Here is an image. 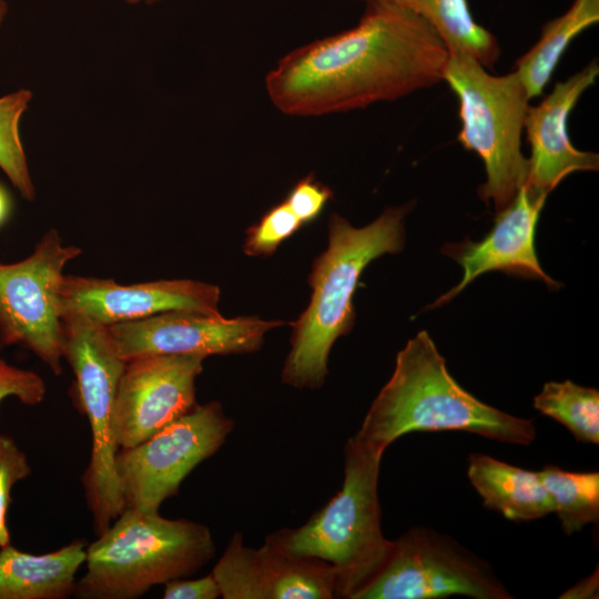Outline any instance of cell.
<instances>
[{"instance_id":"obj_1","label":"cell","mask_w":599,"mask_h":599,"mask_svg":"<svg viewBox=\"0 0 599 599\" xmlns=\"http://www.w3.org/2000/svg\"><path fill=\"white\" fill-rule=\"evenodd\" d=\"M365 2L354 28L291 51L267 73V94L281 112H346L443 81L449 52L437 32L405 9Z\"/></svg>"},{"instance_id":"obj_2","label":"cell","mask_w":599,"mask_h":599,"mask_svg":"<svg viewBox=\"0 0 599 599\" xmlns=\"http://www.w3.org/2000/svg\"><path fill=\"white\" fill-rule=\"evenodd\" d=\"M460 430L510 445H530L534 420L505 413L464 389L426 331L396 356L394 372L354 435L384 453L412 432Z\"/></svg>"},{"instance_id":"obj_3","label":"cell","mask_w":599,"mask_h":599,"mask_svg":"<svg viewBox=\"0 0 599 599\" xmlns=\"http://www.w3.org/2000/svg\"><path fill=\"white\" fill-rule=\"evenodd\" d=\"M407 211V205L386 209L363 227L331 215L327 247L315 258L308 276L309 304L293 323L281 375L284 384L316 389L325 383L334 343L354 326L353 297L359 277L377 257L402 251Z\"/></svg>"},{"instance_id":"obj_4","label":"cell","mask_w":599,"mask_h":599,"mask_svg":"<svg viewBox=\"0 0 599 599\" xmlns=\"http://www.w3.org/2000/svg\"><path fill=\"white\" fill-rule=\"evenodd\" d=\"M382 451L354 435L344 445V479L338 493L302 526L266 539L286 552L328 564L338 598L353 599L379 571L392 547L384 537L378 498Z\"/></svg>"},{"instance_id":"obj_5","label":"cell","mask_w":599,"mask_h":599,"mask_svg":"<svg viewBox=\"0 0 599 599\" xmlns=\"http://www.w3.org/2000/svg\"><path fill=\"white\" fill-rule=\"evenodd\" d=\"M215 555L210 528L187 519L124 508L87 547L82 599H135L152 587L195 573Z\"/></svg>"},{"instance_id":"obj_6","label":"cell","mask_w":599,"mask_h":599,"mask_svg":"<svg viewBox=\"0 0 599 599\" xmlns=\"http://www.w3.org/2000/svg\"><path fill=\"white\" fill-rule=\"evenodd\" d=\"M443 81L459 101L457 140L483 160L486 181L480 199L496 213L507 207L526 183L529 163L521 152V134L529 97L514 71L493 75L464 52L449 53Z\"/></svg>"},{"instance_id":"obj_7","label":"cell","mask_w":599,"mask_h":599,"mask_svg":"<svg viewBox=\"0 0 599 599\" xmlns=\"http://www.w3.org/2000/svg\"><path fill=\"white\" fill-rule=\"evenodd\" d=\"M63 359L71 366L77 407L88 418L92 448L83 473L85 500L95 535L105 531L124 510L115 457L114 402L125 362L108 326L77 313H63Z\"/></svg>"},{"instance_id":"obj_8","label":"cell","mask_w":599,"mask_h":599,"mask_svg":"<svg viewBox=\"0 0 599 599\" xmlns=\"http://www.w3.org/2000/svg\"><path fill=\"white\" fill-rule=\"evenodd\" d=\"M511 599L490 565L451 537L413 527L392 540L376 576L353 599Z\"/></svg>"},{"instance_id":"obj_9","label":"cell","mask_w":599,"mask_h":599,"mask_svg":"<svg viewBox=\"0 0 599 599\" xmlns=\"http://www.w3.org/2000/svg\"><path fill=\"white\" fill-rule=\"evenodd\" d=\"M81 253L79 246L64 245L59 232L50 229L28 257L0 263V346L31 351L57 376L63 370V270Z\"/></svg>"},{"instance_id":"obj_10","label":"cell","mask_w":599,"mask_h":599,"mask_svg":"<svg viewBox=\"0 0 599 599\" xmlns=\"http://www.w3.org/2000/svg\"><path fill=\"white\" fill-rule=\"evenodd\" d=\"M234 428L217 400L196 405L140 444L115 457L124 508L158 512L202 461L213 456Z\"/></svg>"},{"instance_id":"obj_11","label":"cell","mask_w":599,"mask_h":599,"mask_svg":"<svg viewBox=\"0 0 599 599\" xmlns=\"http://www.w3.org/2000/svg\"><path fill=\"white\" fill-rule=\"evenodd\" d=\"M205 357L146 355L125 362L113 413L115 443L129 448L189 413Z\"/></svg>"},{"instance_id":"obj_12","label":"cell","mask_w":599,"mask_h":599,"mask_svg":"<svg viewBox=\"0 0 599 599\" xmlns=\"http://www.w3.org/2000/svg\"><path fill=\"white\" fill-rule=\"evenodd\" d=\"M284 325L253 316L173 311L108 326L119 355L129 361L146 355L245 354L257 351L265 334Z\"/></svg>"},{"instance_id":"obj_13","label":"cell","mask_w":599,"mask_h":599,"mask_svg":"<svg viewBox=\"0 0 599 599\" xmlns=\"http://www.w3.org/2000/svg\"><path fill=\"white\" fill-rule=\"evenodd\" d=\"M221 291L193 280H161L131 285L111 278L64 275L61 312L77 313L104 326L173 312L221 314Z\"/></svg>"},{"instance_id":"obj_14","label":"cell","mask_w":599,"mask_h":599,"mask_svg":"<svg viewBox=\"0 0 599 599\" xmlns=\"http://www.w3.org/2000/svg\"><path fill=\"white\" fill-rule=\"evenodd\" d=\"M212 573L224 599L338 598L328 564L293 556L268 539L258 548L245 546L241 532L232 536Z\"/></svg>"},{"instance_id":"obj_15","label":"cell","mask_w":599,"mask_h":599,"mask_svg":"<svg viewBox=\"0 0 599 599\" xmlns=\"http://www.w3.org/2000/svg\"><path fill=\"white\" fill-rule=\"evenodd\" d=\"M547 196L524 184L511 203L497 213L493 229L483 240L444 245L441 252L461 266L463 277L429 307L446 304L490 271L539 280L550 288H559L560 284L541 268L535 247L536 227Z\"/></svg>"},{"instance_id":"obj_16","label":"cell","mask_w":599,"mask_h":599,"mask_svg":"<svg viewBox=\"0 0 599 599\" xmlns=\"http://www.w3.org/2000/svg\"><path fill=\"white\" fill-rule=\"evenodd\" d=\"M598 74L599 67L592 61L556 83L538 105H529L524 124L530 145L527 186L549 194L569 174L598 170V154L578 150L568 134L569 115L583 92L595 84Z\"/></svg>"},{"instance_id":"obj_17","label":"cell","mask_w":599,"mask_h":599,"mask_svg":"<svg viewBox=\"0 0 599 599\" xmlns=\"http://www.w3.org/2000/svg\"><path fill=\"white\" fill-rule=\"evenodd\" d=\"M85 540L75 539L47 554L0 550V599H65L75 592V576L87 558Z\"/></svg>"},{"instance_id":"obj_18","label":"cell","mask_w":599,"mask_h":599,"mask_svg":"<svg viewBox=\"0 0 599 599\" xmlns=\"http://www.w3.org/2000/svg\"><path fill=\"white\" fill-rule=\"evenodd\" d=\"M467 475L484 506L514 521H529L552 514L550 497L537 471L491 456L469 455Z\"/></svg>"},{"instance_id":"obj_19","label":"cell","mask_w":599,"mask_h":599,"mask_svg":"<svg viewBox=\"0 0 599 599\" xmlns=\"http://www.w3.org/2000/svg\"><path fill=\"white\" fill-rule=\"evenodd\" d=\"M378 1L399 7L424 19L440 37L449 53H467L486 69H491L499 58L496 37L474 19L467 0Z\"/></svg>"},{"instance_id":"obj_20","label":"cell","mask_w":599,"mask_h":599,"mask_svg":"<svg viewBox=\"0 0 599 599\" xmlns=\"http://www.w3.org/2000/svg\"><path fill=\"white\" fill-rule=\"evenodd\" d=\"M598 21L599 0H573L565 13L542 26L539 40L516 61L515 72L530 100L544 92L570 42Z\"/></svg>"},{"instance_id":"obj_21","label":"cell","mask_w":599,"mask_h":599,"mask_svg":"<svg viewBox=\"0 0 599 599\" xmlns=\"http://www.w3.org/2000/svg\"><path fill=\"white\" fill-rule=\"evenodd\" d=\"M564 532L580 531L599 519V473L567 471L548 465L537 471Z\"/></svg>"},{"instance_id":"obj_22","label":"cell","mask_w":599,"mask_h":599,"mask_svg":"<svg viewBox=\"0 0 599 599\" xmlns=\"http://www.w3.org/2000/svg\"><path fill=\"white\" fill-rule=\"evenodd\" d=\"M534 407L564 425L583 444H599V392L569 379L547 382L534 397Z\"/></svg>"},{"instance_id":"obj_23","label":"cell","mask_w":599,"mask_h":599,"mask_svg":"<svg viewBox=\"0 0 599 599\" xmlns=\"http://www.w3.org/2000/svg\"><path fill=\"white\" fill-rule=\"evenodd\" d=\"M32 99L30 90L21 89L0 97V169L21 196L32 202L35 189L21 142L19 124Z\"/></svg>"},{"instance_id":"obj_24","label":"cell","mask_w":599,"mask_h":599,"mask_svg":"<svg viewBox=\"0 0 599 599\" xmlns=\"http://www.w3.org/2000/svg\"><path fill=\"white\" fill-rule=\"evenodd\" d=\"M302 225L288 204L283 201L247 229L243 250L248 256H270Z\"/></svg>"},{"instance_id":"obj_25","label":"cell","mask_w":599,"mask_h":599,"mask_svg":"<svg viewBox=\"0 0 599 599\" xmlns=\"http://www.w3.org/2000/svg\"><path fill=\"white\" fill-rule=\"evenodd\" d=\"M32 469L27 455L14 439L0 434V547L11 544L8 529V509L11 504L12 487L26 479Z\"/></svg>"},{"instance_id":"obj_26","label":"cell","mask_w":599,"mask_h":599,"mask_svg":"<svg viewBox=\"0 0 599 599\" xmlns=\"http://www.w3.org/2000/svg\"><path fill=\"white\" fill-rule=\"evenodd\" d=\"M47 386L35 372L19 368L0 358V405L8 397L35 406L43 402Z\"/></svg>"},{"instance_id":"obj_27","label":"cell","mask_w":599,"mask_h":599,"mask_svg":"<svg viewBox=\"0 0 599 599\" xmlns=\"http://www.w3.org/2000/svg\"><path fill=\"white\" fill-rule=\"evenodd\" d=\"M332 197V190L309 174L292 187L285 202L304 225L318 217Z\"/></svg>"},{"instance_id":"obj_28","label":"cell","mask_w":599,"mask_h":599,"mask_svg":"<svg viewBox=\"0 0 599 599\" xmlns=\"http://www.w3.org/2000/svg\"><path fill=\"white\" fill-rule=\"evenodd\" d=\"M162 597L164 599H216L221 597V589L211 572L199 579L170 580L164 585Z\"/></svg>"},{"instance_id":"obj_29","label":"cell","mask_w":599,"mask_h":599,"mask_svg":"<svg viewBox=\"0 0 599 599\" xmlns=\"http://www.w3.org/2000/svg\"><path fill=\"white\" fill-rule=\"evenodd\" d=\"M561 598H593L598 597V573L586 577L564 593Z\"/></svg>"},{"instance_id":"obj_30","label":"cell","mask_w":599,"mask_h":599,"mask_svg":"<svg viewBox=\"0 0 599 599\" xmlns=\"http://www.w3.org/2000/svg\"><path fill=\"white\" fill-rule=\"evenodd\" d=\"M11 199L7 190L0 184V226L4 224L11 213Z\"/></svg>"},{"instance_id":"obj_31","label":"cell","mask_w":599,"mask_h":599,"mask_svg":"<svg viewBox=\"0 0 599 599\" xmlns=\"http://www.w3.org/2000/svg\"><path fill=\"white\" fill-rule=\"evenodd\" d=\"M6 13H7V3L3 0H0V26L3 21Z\"/></svg>"},{"instance_id":"obj_32","label":"cell","mask_w":599,"mask_h":599,"mask_svg":"<svg viewBox=\"0 0 599 599\" xmlns=\"http://www.w3.org/2000/svg\"><path fill=\"white\" fill-rule=\"evenodd\" d=\"M124 1L130 3V4H138V3H141V2L151 3V2H155L158 0H124Z\"/></svg>"},{"instance_id":"obj_33","label":"cell","mask_w":599,"mask_h":599,"mask_svg":"<svg viewBox=\"0 0 599 599\" xmlns=\"http://www.w3.org/2000/svg\"><path fill=\"white\" fill-rule=\"evenodd\" d=\"M365 1V0H364Z\"/></svg>"}]
</instances>
